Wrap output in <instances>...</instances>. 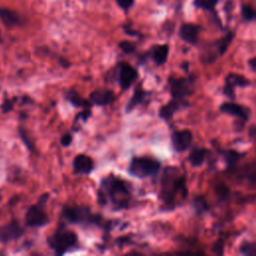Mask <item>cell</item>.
Returning a JSON list of instances; mask_svg holds the SVG:
<instances>
[{"instance_id":"5","label":"cell","mask_w":256,"mask_h":256,"mask_svg":"<svg viewBox=\"0 0 256 256\" xmlns=\"http://www.w3.org/2000/svg\"><path fill=\"white\" fill-rule=\"evenodd\" d=\"M161 162L150 156H134L131 158L127 172L130 176L138 179L152 178L159 174Z\"/></svg>"},{"instance_id":"9","label":"cell","mask_w":256,"mask_h":256,"mask_svg":"<svg viewBox=\"0 0 256 256\" xmlns=\"http://www.w3.org/2000/svg\"><path fill=\"white\" fill-rule=\"evenodd\" d=\"M225 84L223 87V94L230 100L234 101L236 99V93L235 90L237 87L240 88H245L249 85H251V82L248 78H246L244 75L235 73V72H230L226 75L225 79Z\"/></svg>"},{"instance_id":"30","label":"cell","mask_w":256,"mask_h":256,"mask_svg":"<svg viewBox=\"0 0 256 256\" xmlns=\"http://www.w3.org/2000/svg\"><path fill=\"white\" fill-rule=\"evenodd\" d=\"M119 48L122 50L123 53L125 54H132L136 50V45L128 40H123L119 43Z\"/></svg>"},{"instance_id":"16","label":"cell","mask_w":256,"mask_h":256,"mask_svg":"<svg viewBox=\"0 0 256 256\" xmlns=\"http://www.w3.org/2000/svg\"><path fill=\"white\" fill-rule=\"evenodd\" d=\"M150 95H151V92L144 90L141 87V85H138L137 87H135L132 96L126 103L125 113L126 114L131 113L137 106L147 103L148 99L150 98Z\"/></svg>"},{"instance_id":"26","label":"cell","mask_w":256,"mask_h":256,"mask_svg":"<svg viewBox=\"0 0 256 256\" xmlns=\"http://www.w3.org/2000/svg\"><path fill=\"white\" fill-rule=\"evenodd\" d=\"M239 253L244 256H255L256 245L252 241H243L239 246Z\"/></svg>"},{"instance_id":"25","label":"cell","mask_w":256,"mask_h":256,"mask_svg":"<svg viewBox=\"0 0 256 256\" xmlns=\"http://www.w3.org/2000/svg\"><path fill=\"white\" fill-rule=\"evenodd\" d=\"M193 208L198 215H203L209 210V206L204 196L198 195L193 199Z\"/></svg>"},{"instance_id":"2","label":"cell","mask_w":256,"mask_h":256,"mask_svg":"<svg viewBox=\"0 0 256 256\" xmlns=\"http://www.w3.org/2000/svg\"><path fill=\"white\" fill-rule=\"evenodd\" d=\"M159 200L166 210L174 209L179 201H185L188 195L187 178L178 167L167 166L160 177Z\"/></svg>"},{"instance_id":"39","label":"cell","mask_w":256,"mask_h":256,"mask_svg":"<svg viewBox=\"0 0 256 256\" xmlns=\"http://www.w3.org/2000/svg\"><path fill=\"white\" fill-rule=\"evenodd\" d=\"M0 36H1V32H0Z\"/></svg>"},{"instance_id":"1","label":"cell","mask_w":256,"mask_h":256,"mask_svg":"<svg viewBox=\"0 0 256 256\" xmlns=\"http://www.w3.org/2000/svg\"><path fill=\"white\" fill-rule=\"evenodd\" d=\"M97 201L101 206H109L113 211L126 210L132 201L131 184L114 174H108L100 180Z\"/></svg>"},{"instance_id":"11","label":"cell","mask_w":256,"mask_h":256,"mask_svg":"<svg viewBox=\"0 0 256 256\" xmlns=\"http://www.w3.org/2000/svg\"><path fill=\"white\" fill-rule=\"evenodd\" d=\"M219 110L223 114H227L229 116L237 118L239 122L241 121L242 124L246 123L251 116V109L249 107L235 103L232 100L228 102H223L219 106Z\"/></svg>"},{"instance_id":"36","label":"cell","mask_w":256,"mask_h":256,"mask_svg":"<svg viewBox=\"0 0 256 256\" xmlns=\"http://www.w3.org/2000/svg\"><path fill=\"white\" fill-rule=\"evenodd\" d=\"M248 65L251 67L252 71H255V58L252 57L251 59L248 60Z\"/></svg>"},{"instance_id":"15","label":"cell","mask_w":256,"mask_h":256,"mask_svg":"<svg viewBox=\"0 0 256 256\" xmlns=\"http://www.w3.org/2000/svg\"><path fill=\"white\" fill-rule=\"evenodd\" d=\"M89 100L96 106H109L115 102L116 95L111 89L98 88L90 93Z\"/></svg>"},{"instance_id":"17","label":"cell","mask_w":256,"mask_h":256,"mask_svg":"<svg viewBox=\"0 0 256 256\" xmlns=\"http://www.w3.org/2000/svg\"><path fill=\"white\" fill-rule=\"evenodd\" d=\"M200 27L193 23H184L179 28V37L188 44L195 45L198 41Z\"/></svg>"},{"instance_id":"13","label":"cell","mask_w":256,"mask_h":256,"mask_svg":"<svg viewBox=\"0 0 256 256\" xmlns=\"http://www.w3.org/2000/svg\"><path fill=\"white\" fill-rule=\"evenodd\" d=\"M24 233L23 227L20 223L13 219L5 225L0 226V242L1 243H9L20 238Z\"/></svg>"},{"instance_id":"8","label":"cell","mask_w":256,"mask_h":256,"mask_svg":"<svg viewBox=\"0 0 256 256\" xmlns=\"http://www.w3.org/2000/svg\"><path fill=\"white\" fill-rule=\"evenodd\" d=\"M45 204H42L40 202H37V204H34L30 206L25 214V224L28 227L33 228H40L44 227L49 223V217L48 214L44 210Z\"/></svg>"},{"instance_id":"33","label":"cell","mask_w":256,"mask_h":256,"mask_svg":"<svg viewBox=\"0 0 256 256\" xmlns=\"http://www.w3.org/2000/svg\"><path fill=\"white\" fill-rule=\"evenodd\" d=\"M119 7H121L124 10H128L134 3V0H116Z\"/></svg>"},{"instance_id":"24","label":"cell","mask_w":256,"mask_h":256,"mask_svg":"<svg viewBox=\"0 0 256 256\" xmlns=\"http://www.w3.org/2000/svg\"><path fill=\"white\" fill-rule=\"evenodd\" d=\"M233 38H234V32L229 31L221 39H219L216 42V46H217L216 48H217V52H218L219 56H222L225 54V52L227 51L228 47L230 46Z\"/></svg>"},{"instance_id":"23","label":"cell","mask_w":256,"mask_h":256,"mask_svg":"<svg viewBox=\"0 0 256 256\" xmlns=\"http://www.w3.org/2000/svg\"><path fill=\"white\" fill-rule=\"evenodd\" d=\"M91 115H92L91 108H85L81 112H79L73 120V123L71 125V132L73 133L78 132L81 127V123H86L87 120L91 117Z\"/></svg>"},{"instance_id":"14","label":"cell","mask_w":256,"mask_h":256,"mask_svg":"<svg viewBox=\"0 0 256 256\" xmlns=\"http://www.w3.org/2000/svg\"><path fill=\"white\" fill-rule=\"evenodd\" d=\"M72 168L77 175H90L95 169V162L89 155L80 153L74 157Z\"/></svg>"},{"instance_id":"32","label":"cell","mask_w":256,"mask_h":256,"mask_svg":"<svg viewBox=\"0 0 256 256\" xmlns=\"http://www.w3.org/2000/svg\"><path fill=\"white\" fill-rule=\"evenodd\" d=\"M73 141V136H72V133H66L64 135H62L61 139H60V144L63 146V147H69L71 145Z\"/></svg>"},{"instance_id":"7","label":"cell","mask_w":256,"mask_h":256,"mask_svg":"<svg viewBox=\"0 0 256 256\" xmlns=\"http://www.w3.org/2000/svg\"><path fill=\"white\" fill-rule=\"evenodd\" d=\"M168 90L172 98L186 99L194 92L195 79L192 75L187 77H174L170 76L167 79Z\"/></svg>"},{"instance_id":"21","label":"cell","mask_w":256,"mask_h":256,"mask_svg":"<svg viewBox=\"0 0 256 256\" xmlns=\"http://www.w3.org/2000/svg\"><path fill=\"white\" fill-rule=\"evenodd\" d=\"M221 156L223 157L226 167L228 170H231L235 168V166L238 164V162L246 155L245 152H239L234 149H227V150H218Z\"/></svg>"},{"instance_id":"38","label":"cell","mask_w":256,"mask_h":256,"mask_svg":"<svg viewBox=\"0 0 256 256\" xmlns=\"http://www.w3.org/2000/svg\"><path fill=\"white\" fill-rule=\"evenodd\" d=\"M0 201H1V195H0Z\"/></svg>"},{"instance_id":"22","label":"cell","mask_w":256,"mask_h":256,"mask_svg":"<svg viewBox=\"0 0 256 256\" xmlns=\"http://www.w3.org/2000/svg\"><path fill=\"white\" fill-rule=\"evenodd\" d=\"M0 20L7 27H13L20 23L18 14L6 8H0Z\"/></svg>"},{"instance_id":"29","label":"cell","mask_w":256,"mask_h":256,"mask_svg":"<svg viewBox=\"0 0 256 256\" xmlns=\"http://www.w3.org/2000/svg\"><path fill=\"white\" fill-rule=\"evenodd\" d=\"M242 16L246 21H253L255 19V10L249 4H244L242 6Z\"/></svg>"},{"instance_id":"19","label":"cell","mask_w":256,"mask_h":256,"mask_svg":"<svg viewBox=\"0 0 256 256\" xmlns=\"http://www.w3.org/2000/svg\"><path fill=\"white\" fill-rule=\"evenodd\" d=\"M169 54V46L167 44H158L151 47L147 55L153 60L157 66H162L166 63Z\"/></svg>"},{"instance_id":"4","label":"cell","mask_w":256,"mask_h":256,"mask_svg":"<svg viewBox=\"0 0 256 256\" xmlns=\"http://www.w3.org/2000/svg\"><path fill=\"white\" fill-rule=\"evenodd\" d=\"M47 244L56 255H63L78 246V235L65 226L59 225L58 228L47 237Z\"/></svg>"},{"instance_id":"28","label":"cell","mask_w":256,"mask_h":256,"mask_svg":"<svg viewBox=\"0 0 256 256\" xmlns=\"http://www.w3.org/2000/svg\"><path fill=\"white\" fill-rule=\"evenodd\" d=\"M18 132H19V136H20V138H21L22 142L25 144L26 148H27L29 151L34 152V151H35V147H34V144H33L32 140H31V139H30V137L28 136L27 131H26L23 127H19Z\"/></svg>"},{"instance_id":"18","label":"cell","mask_w":256,"mask_h":256,"mask_svg":"<svg viewBox=\"0 0 256 256\" xmlns=\"http://www.w3.org/2000/svg\"><path fill=\"white\" fill-rule=\"evenodd\" d=\"M64 98L75 108L85 109V108H91L93 105L89 99L82 97L80 93L74 88H70L66 90L64 93Z\"/></svg>"},{"instance_id":"10","label":"cell","mask_w":256,"mask_h":256,"mask_svg":"<svg viewBox=\"0 0 256 256\" xmlns=\"http://www.w3.org/2000/svg\"><path fill=\"white\" fill-rule=\"evenodd\" d=\"M193 142V133L189 129L173 130L171 133V145L176 153H183L189 150Z\"/></svg>"},{"instance_id":"31","label":"cell","mask_w":256,"mask_h":256,"mask_svg":"<svg viewBox=\"0 0 256 256\" xmlns=\"http://www.w3.org/2000/svg\"><path fill=\"white\" fill-rule=\"evenodd\" d=\"M16 100V98L14 99H9V98H6L4 99L2 105H1V110L3 113H8L10 110L13 109V106H14V101Z\"/></svg>"},{"instance_id":"37","label":"cell","mask_w":256,"mask_h":256,"mask_svg":"<svg viewBox=\"0 0 256 256\" xmlns=\"http://www.w3.org/2000/svg\"><path fill=\"white\" fill-rule=\"evenodd\" d=\"M181 67H182L183 69H185V72H188V67H189V64H188V62H184V63H182Z\"/></svg>"},{"instance_id":"27","label":"cell","mask_w":256,"mask_h":256,"mask_svg":"<svg viewBox=\"0 0 256 256\" xmlns=\"http://www.w3.org/2000/svg\"><path fill=\"white\" fill-rule=\"evenodd\" d=\"M218 0H194L193 4L197 7V8H201L203 10L206 11H210V12H215V6L217 4Z\"/></svg>"},{"instance_id":"35","label":"cell","mask_w":256,"mask_h":256,"mask_svg":"<svg viewBox=\"0 0 256 256\" xmlns=\"http://www.w3.org/2000/svg\"><path fill=\"white\" fill-rule=\"evenodd\" d=\"M248 134H249V136H250V138H251V139H254V138H255L256 133H255V127H254V125H252V126L249 128Z\"/></svg>"},{"instance_id":"3","label":"cell","mask_w":256,"mask_h":256,"mask_svg":"<svg viewBox=\"0 0 256 256\" xmlns=\"http://www.w3.org/2000/svg\"><path fill=\"white\" fill-rule=\"evenodd\" d=\"M62 218L74 225L80 226H98L100 228H105L107 224L103 220L102 216L97 213H93L89 207L82 205H65L61 212Z\"/></svg>"},{"instance_id":"34","label":"cell","mask_w":256,"mask_h":256,"mask_svg":"<svg viewBox=\"0 0 256 256\" xmlns=\"http://www.w3.org/2000/svg\"><path fill=\"white\" fill-rule=\"evenodd\" d=\"M123 28H124L125 33L128 34V35H130V36H139V33L137 31H135V30H132L129 26L125 25Z\"/></svg>"},{"instance_id":"12","label":"cell","mask_w":256,"mask_h":256,"mask_svg":"<svg viewBox=\"0 0 256 256\" xmlns=\"http://www.w3.org/2000/svg\"><path fill=\"white\" fill-rule=\"evenodd\" d=\"M189 106H190V103L187 99L171 98L166 104H164L163 106H161L159 108L158 115L162 120H164L166 122H170L172 120L173 116L175 115V113H177L178 111L185 109Z\"/></svg>"},{"instance_id":"20","label":"cell","mask_w":256,"mask_h":256,"mask_svg":"<svg viewBox=\"0 0 256 256\" xmlns=\"http://www.w3.org/2000/svg\"><path fill=\"white\" fill-rule=\"evenodd\" d=\"M209 155V150L205 147H194L190 150L187 160L189 164L194 167H200L206 160Z\"/></svg>"},{"instance_id":"6","label":"cell","mask_w":256,"mask_h":256,"mask_svg":"<svg viewBox=\"0 0 256 256\" xmlns=\"http://www.w3.org/2000/svg\"><path fill=\"white\" fill-rule=\"evenodd\" d=\"M139 72L137 68L129 64L128 62H119L113 69H112V76L113 81H116L121 88L122 91L128 90L138 79Z\"/></svg>"}]
</instances>
